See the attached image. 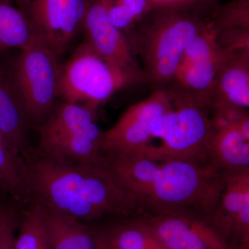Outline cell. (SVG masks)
<instances>
[{"label":"cell","instance_id":"cell-1","mask_svg":"<svg viewBox=\"0 0 249 249\" xmlns=\"http://www.w3.org/2000/svg\"><path fill=\"white\" fill-rule=\"evenodd\" d=\"M24 165L30 202L42 209L81 222L140 209L106 164H76L36 150Z\"/></svg>","mask_w":249,"mask_h":249},{"label":"cell","instance_id":"cell-2","mask_svg":"<svg viewBox=\"0 0 249 249\" xmlns=\"http://www.w3.org/2000/svg\"><path fill=\"white\" fill-rule=\"evenodd\" d=\"M205 9L196 1L158 2L124 33L151 92L166 89L185 49L212 24L214 10Z\"/></svg>","mask_w":249,"mask_h":249},{"label":"cell","instance_id":"cell-3","mask_svg":"<svg viewBox=\"0 0 249 249\" xmlns=\"http://www.w3.org/2000/svg\"><path fill=\"white\" fill-rule=\"evenodd\" d=\"M224 171L209 162H162L155 179L137 196L140 209L153 214L199 211L214 215L224 188Z\"/></svg>","mask_w":249,"mask_h":249},{"label":"cell","instance_id":"cell-4","mask_svg":"<svg viewBox=\"0 0 249 249\" xmlns=\"http://www.w3.org/2000/svg\"><path fill=\"white\" fill-rule=\"evenodd\" d=\"M170 97L172 107L157 124L142 156L160 162H208L206 149L213 132L210 107L181 98Z\"/></svg>","mask_w":249,"mask_h":249},{"label":"cell","instance_id":"cell-5","mask_svg":"<svg viewBox=\"0 0 249 249\" xmlns=\"http://www.w3.org/2000/svg\"><path fill=\"white\" fill-rule=\"evenodd\" d=\"M61 65L60 57L36 36L21 49L10 73L29 124L39 127L53 110Z\"/></svg>","mask_w":249,"mask_h":249},{"label":"cell","instance_id":"cell-6","mask_svg":"<svg viewBox=\"0 0 249 249\" xmlns=\"http://www.w3.org/2000/svg\"><path fill=\"white\" fill-rule=\"evenodd\" d=\"M137 83L106 62L86 42L62 64L58 98L97 110L119 90Z\"/></svg>","mask_w":249,"mask_h":249},{"label":"cell","instance_id":"cell-7","mask_svg":"<svg viewBox=\"0 0 249 249\" xmlns=\"http://www.w3.org/2000/svg\"><path fill=\"white\" fill-rule=\"evenodd\" d=\"M38 37L61 58L82 30L88 0H15Z\"/></svg>","mask_w":249,"mask_h":249},{"label":"cell","instance_id":"cell-8","mask_svg":"<svg viewBox=\"0 0 249 249\" xmlns=\"http://www.w3.org/2000/svg\"><path fill=\"white\" fill-rule=\"evenodd\" d=\"M172 107L165 90L152 92L127 109L116 124L104 132L105 155H142L157 124Z\"/></svg>","mask_w":249,"mask_h":249},{"label":"cell","instance_id":"cell-9","mask_svg":"<svg viewBox=\"0 0 249 249\" xmlns=\"http://www.w3.org/2000/svg\"><path fill=\"white\" fill-rule=\"evenodd\" d=\"M81 31L85 42L101 58L137 83H145L142 67L125 35L111 22L102 1L88 0Z\"/></svg>","mask_w":249,"mask_h":249},{"label":"cell","instance_id":"cell-10","mask_svg":"<svg viewBox=\"0 0 249 249\" xmlns=\"http://www.w3.org/2000/svg\"><path fill=\"white\" fill-rule=\"evenodd\" d=\"M142 220L168 249H232L215 229L189 211L153 214Z\"/></svg>","mask_w":249,"mask_h":249},{"label":"cell","instance_id":"cell-11","mask_svg":"<svg viewBox=\"0 0 249 249\" xmlns=\"http://www.w3.org/2000/svg\"><path fill=\"white\" fill-rule=\"evenodd\" d=\"M227 53V49L222 48L211 58L177 70L165 91L173 97L210 107L218 73Z\"/></svg>","mask_w":249,"mask_h":249},{"label":"cell","instance_id":"cell-12","mask_svg":"<svg viewBox=\"0 0 249 249\" xmlns=\"http://www.w3.org/2000/svg\"><path fill=\"white\" fill-rule=\"evenodd\" d=\"M40 134L37 151L80 165H105L102 145L85 136L47 126L37 127Z\"/></svg>","mask_w":249,"mask_h":249},{"label":"cell","instance_id":"cell-13","mask_svg":"<svg viewBox=\"0 0 249 249\" xmlns=\"http://www.w3.org/2000/svg\"><path fill=\"white\" fill-rule=\"evenodd\" d=\"M229 105L249 107V49L227 50L218 73L214 96L210 106Z\"/></svg>","mask_w":249,"mask_h":249},{"label":"cell","instance_id":"cell-14","mask_svg":"<svg viewBox=\"0 0 249 249\" xmlns=\"http://www.w3.org/2000/svg\"><path fill=\"white\" fill-rule=\"evenodd\" d=\"M29 126L11 73L0 67V134L24 160L31 152L28 146Z\"/></svg>","mask_w":249,"mask_h":249},{"label":"cell","instance_id":"cell-15","mask_svg":"<svg viewBox=\"0 0 249 249\" xmlns=\"http://www.w3.org/2000/svg\"><path fill=\"white\" fill-rule=\"evenodd\" d=\"M206 160L214 168L227 170L249 167V140L236 124L213 131L206 149Z\"/></svg>","mask_w":249,"mask_h":249},{"label":"cell","instance_id":"cell-16","mask_svg":"<svg viewBox=\"0 0 249 249\" xmlns=\"http://www.w3.org/2000/svg\"><path fill=\"white\" fill-rule=\"evenodd\" d=\"M42 210L50 249H96L94 232L83 222L66 214Z\"/></svg>","mask_w":249,"mask_h":249},{"label":"cell","instance_id":"cell-17","mask_svg":"<svg viewBox=\"0 0 249 249\" xmlns=\"http://www.w3.org/2000/svg\"><path fill=\"white\" fill-rule=\"evenodd\" d=\"M96 110L92 108L61 101L55 103L48 119L42 124L69 133L85 136L102 145L104 132L96 124Z\"/></svg>","mask_w":249,"mask_h":249},{"label":"cell","instance_id":"cell-18","mask_svg":"<svg viewBox=\"0 0 249 249\" xmlns=\"http://www.w3.org/2000/svg\"><path fill=\"white\" fill-rule=\"evenodd\" d=\"M225 181L217 209L218 222L231 226L234 218L249 206V167L224 171Z\"/></svg>","mask_w":249,"mask_h":249},{"label":"cell","instance_id":"cell-19","mask_svg":"<svg viewBox=\"0 0 249 249\" xmlns=\"http://www.w3.org/2000/svg\"><path fill=\"white\" fill-rule=\"evenodd\" d=\"M24 159L0 134V187L20 203L30 202Z\"/></svg>","mask_w":249,"mask_h":249},{"label":"cell","instance_id":"cell-20","mask_svg":"<svg viewBox=\"0 0 249 249\" xmlns=\"http://www.w3.org/2000/svg\"><path fill=\"white\" fill-rule=\"evenodd\" d=\"M31 37L30 28L22 12L9 0H0V53L12 48L21 50Z\"/></svg>","mask_w":249,"mask_h":249},{"label":"cell","instance_id":"cell-21","mask_svg":"<svg viewBox=\"0 0 249 249\" xmlns=\"http://www.w3.org/2000/svg\"><path fill=\"white\" fill-rule=\"evenodd\" d=\"M107 233L118 249H168L142 219L121 224Z\"/></svg>","mask_w":249,"mask_h":249},{"label":"cell","instance_id":"cell-22","mask_svg":"<svg viewBox=\"0 0 249 249\" xmlns=\"http://www.w3.org/2000/svg\"><path fill=\"white\" fill-rule=\"evenodd\" d=\"M15 249H50L46 231L43 210L33 204L19 225V233L15 237Z\"/></svg>","mask_w":249,"mask_h":249},{"label":"cell","instance_id":"cell-23","mask_svg":"<svg viewBox=\"0 0 249 249\" xmlns=\"http://www.w3.org/2000/svg\"><path fill=\"white\" fill-rule=\"evenodd\" d=\"M157 3V0H109L104 4L111 22L124 33Z\"/></svg>","mask_w":249,"mask_h":249},{"label":"cell","instance_id":"cell-24","mask_svg":"<svg viewBox=\"0 0 249 249\" xmlns=\"http://www.w3.org/2000/svg\"><path fill=\"white\" fill-rule=\"evenodd\" d=\"M19 220L12 209L0 205V240L11 231L16 229Z\"/></svg>","mask_w":249,"mask_h":249},{"label":"cell","instance_id":"cell-25","mask_svg":"<svg viewBox=\"0 0 249 249\" xmlns=\"http://www.w3.org/2000/svg\"><path fill=\"white\" fill-rule=\"evenodd\" d=\"M96 249H118L107 232H95Z\"/></svg>","mask_w":249,"mask_h":249},{"label":"cell","instance_id":"cell-26","mask_svg":"<svg viewBox=\"0 0 249 249\" xmlns=\"http://www.w3.org/2000/svg\"><path fill=\"white\" fill-rule=\"evenodd\" d=\"M15 231L16 229L11 231L2 237L0 240V249H15Z\"/></svg>","mask_w":249,"mask_h":249},{"label":"cell","instance_id":"cell-27","mask_svg":"<svg viewBox=\"0 0 249 249\" xmlns=\"http://www.w3.org/2000/svg\"><path fill=\"white\" fill-rule=\"evenodd\" d=\"M100 1H102L103 3H104V4H107L108 1H109V0H100Z\"/></svg>","mask_w":249,"mask_h":249},{"label":"cell","instance_id":"cell-28","mask_svg":"<svg viewBox=\"0 0 249 249\" xmlns=\"http://www.w3.org/2000/svg\"><path fill=\"white\" fill-rule=\"evenodd\" d=\"M211 1H213V0H211Z\"/></svg>","mask_w":249,"mask_h":249}]
</instances>
